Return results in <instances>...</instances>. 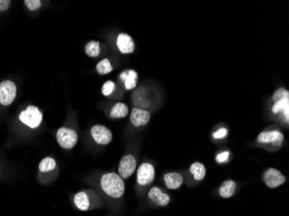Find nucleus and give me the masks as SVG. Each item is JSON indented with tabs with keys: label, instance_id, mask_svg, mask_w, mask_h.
Returning a JSON list of instances; mask_svg holds the SVG:
<instances>
[{
	"label": "nucleus",
	"instance_id": "39448f33",
	"mask_svg": "<svg viewBox=\"0 0 289 216\" xmlns=\"http://www.w3.org/2000/svg\"><path fill=\"white\" fill-rule=\"evenodd\" d=\"M57 139L61 147L70 150L77 144L78 135L73 129L67 127H61L57 132Z\"/></svg>",
	"mask_w": 289,
	"mask_h": 216
},
{
	"label": "nucleus",
	"instance_id": "a878e982",
	"mask_svg": "<svg viewBox=\"0 0 289 216\" xmlns=\"http://www.w3.org/2000/svg\"><path fill=\"white\" fill-rule=\"evenodd\" d=\"M227 135H228V130L224 127H222L213 133V138L215 139H222V138H225Z\"/></svg>",
	"mask_w": 289,
	"mask_h": 216
},
{
	"label": "nucleus",
	"instance_id": "aec40b11",
	"mask_svg": "<svg viewBox=\"0 0 289 216\" xmlns=\"http://www.w3.org/2000/svg\"><path fill=\"white\" fill-rule=\"evenodd\" d=\"M57 168V162L54 158L47 156L45 158L40 162L39 164V171L43 173L49 172V171H54L55 169Z\"/></svg>",
	"mask_w": 289,
	"mask_h": 216
},
{
	"label": "nucleus",
	"instance_id": "412c9836",
	"mask_svg": "<svg viewBox=\"0 0 289 216\" xmlns=\"http://www.w3.org/2000/svg\"><path fill=\"white\" fill-rule=\"evenodd\" d=\"M85 52L88 57H93V58L99 57L100 52H101L100 42L97 41H90L87 42V45L85 47Z\"/></svg>",
	"mask_w": 289,
	"mask_h": 216
},
{
	"label": "nucleus",
	"instance_id": "20e7f679",
	"mask_svg": "<svg viewBox=\"0 0 289 216\" xmlns=\"http://www.w3.org/2000/svg\"><path fill=\"white\" fill-rule=\"evenodd\" d=\"M284 135L282 132L278 130H271V131H265L260 133L257 137V142L261 144H264L267 147L271 146L275 150L281 147L283 144Z\"/></svg>",
	"mask_w": 289,
	"mask_h": 216
},
{
	"label": "nucleus",
	"instance_id": "ddd939ff",
	"mask_svg": "<svg viewBox=\"0 0 289 216\" xmlns=\"http://www.w3.org/2000/svg\"><path fill=\"white\" fill-rule=\"evenodd\" d=\"M148 198L150 199L154 204L161 206V207L167 206L171 201L170 196L166 193L163 192L162 190L158 187H154L149 190Z\"/></svg>",
	"mask_w": 289,
	"mask_h": 216
},
{
	"label": "nucleus",
	"instance_id": "9b49d317",
	"mask_svg": "<svg viewBox=\"0 0 289 216\" xmlns=\"http://www.w3.org/2000/svg\"><path fill=\"white\" fill-rule=\"evenodd\" d=\"M116 45L121 54H132L135 49L134 41L128 34H119L116 40Z\"/></svg>",
	"mask_w": 289,
	"mask_h": 216
},
{
	"label": "nucleus",
	"instance_id": "6ab92c4d",
	"mask_svg": "<svg viewBox=\"0 0 289 216\" xmlns=\"http://www.w3.org/2000/svg\"><path fill=\"white\" fill-rule=\"evenodd\" d=\"M190 171L196 181H202L206 175V169L202 163H193L190 165Z\"/></svg>",
	"mask_w": 289,
	"mask_h": 216
},
{
	"label": "nucleus",
	"instance_id": "423d86ee",
	"mask_svg": "<svg viewBox=\"0 0 289 216\" xmlns=\"http://www.w3.org/2000/svg\"><path fill=\"white\" fill-rule=\"evenodd\" d=\"M17 96V86L13 81L6 80L0 83V104L9 105Z\"/></svg>",
	"mask_w": 289,
	"mask_h": 216
},
{
	"label": "nucleus",
	"instance_id": "5701e85b",
	"mask_svg": "<svg viewBox=\"0 0 289 216\" xmlns=\"http://www.w3.org/2000/svg\"><path fill=\"white\" fill-rule=\"evenodd\" d=\"M115 82L112 81H106L105 83L103 84L102 92H103V94L104 96H109L115 91Z\"/></svg>",
	"mask_w": 289,
	"mask_h": 216
},
{
	"label": "nucleus",
	"instance_id": "4be33fe9",
	"mask_svg": "<svg viewBox=\"0 0 289 216\" xmlns=\"http://www.w3.org/2000/svg\"><path fill=\"white\" fill-rule=\"evenodd\" d=\"M97 72L102 75H108L109 73H111L113 71V67L110 61L107 58L101 61L97 65Z\"/></svg>",
	"mask_w": 289,
	"mask_h": 216
},
{
	"label": "nucleus",
	"instance_id": "a211bd4d",
	"mask_svg": "<svg viewBox=\"0 0 289 216\" xmlns=\"http://www.w3.org/2000/svg\"><path fill=\"white\" fill-rule=\"evenodd\" d=\"M128 111H129L128 106L125 103H116L110 111V118L112 119H122V118L127 117Z\"/></svg>",
	"mask_w": 289,
	"mask_h": 216
},
{
	"label": "nucleus",
	"instance_id": "6e6552de",
	"mask_svg": "<svg viewBox=\"0 0 289 216\" xmlns=\"http://www.w3.org/2000/svg\"><path fill=\"white\" fill-rule=\"evenodd\" d=\"M263 181L270 189H275L286 182V177L276 169L269 168L263 175Z\"/></svg>",
	"mask_w": 289,
	"mask_h": 216
},
{
	"label": "nucleus",
	"instance_id": "2eb2a0df",
	"mask_svg": "<svg viewBox=\"0 0 289 216\" xmlns=\"http://www.w3.org/2000/svg\"><path fill=\"white\" fill-rule=\"evenodd\" d=\"M164 181L169 189H178L184 182V178L179 173L171 172L164 176Z\"/></svg>",
	"mask_w": 289,
	"mask_h": 216
},
{
	"label": "nucleus",
	"instance_id": "f3484780",
	"mask_svg": "<svg viewBox=\"0 0 289 216\" xmlns=\"http://www.w3.org/2000/svg\"><path fill=\"white\" fill-rule=\"evenodd\" d=\"M236 189V183L235 181L227 180L220 187L219 195L223 198H230L234 195Z\"/></svg>",
	"mask_w": 289,
	"mask_h": 216
},
{
	"label": "nucleus",
	"instance_id": "f257e3e1",
	"mask_svg": "<svg viewBox=\"0 0 289 216\" xmlns=\"http://www.w3.org/2000/svg\"><path fill=\"white\" fill-rule=\"evenodd\" d=\"M101 187L103 192L112 198H121L125 193L123 179L116 173H107L101 178Z\"/></svg>",
	"mask_w": 289,
	"mask_h": 216
},
{
	"label": "nucleus",
	"instance_id": "1a4fd4ad",
	"mask_svg": "<svg viewBox=\"0 0 289 216\" xmlns=\"http://www.w3.org/2000/svg\"><path fill=\"white\" fill-rule=\"evenodd\" d=\"M137 166L135 157L133 155H126L122 157V159L119 165V176L122 179H127L134 173Z\"/></svg>",
	"mask_w": 289,
	"mask_h": 216
},
{
	"label": "nucleus",
	"instance_id": "f03ea898",
	"mask_svg": "<svg viewBox=\"0 0 289 216\" xmlns=\"http://www.w3.org/2000/svg\"><path fill=\"white\" fill-rule=\"evenodd\" d=\"M273 105H272V112L273 114H281L286 120V123H288L289 120V92L284 87H280L277 90H275L273 97Z\"/></svg>",
	"mask_w": 289,
	"mask_h": 216
},
{
	"label": "nucleus",
	"instance_id": "7ed1b4c3",
	"mask_svg": "<svg viewBox=\"0 0 289 216\" xmlns=\"http://www.w3.org/2000/svg\"><path fill=\"white\" fill-rule=\"evenodd\" d=\"M19 120L31 129H36L42 121V114L35 105H29L19 114Z\"/></svg>",
	"mask_w": 289,
	"mask_h": 216
},
{
	"label": "nucleus",
	"instance_id": "9d476101",
	"mask_svg": "<svg viewBox=\"0 0 289 216\" xmlns=\"http://www.w3.org/2000/svg\"><path fill=\"white\" fill-rule=\"evenodd\" d=\"M90 132L93 140L98 144H102V145L109 144L113 139L111 131L102 125L93 126Z\"/></svg>",
	"mask_w": 289,
	"mask_h": 216
},
{
	"label": "nucleus",
	"instance_id": "393cba45",
	"mask_svg": "<svg viewBox=\"0 0 289 216\" xmlns=\"http://www.w3.org/2000/svg\"><path fill=\"white\" fill-rule=\"evenodd\" d=\"M229 158V151H223L221 153L218 154L217 156H216V161H217V164H223V163H226Z\"/></svg>",
	"mask_w": 289,
	"mask_h": 216
},
{
	"label": "nucleus",
	"instance_id": "b1692460",
	"mask_svg": "<svg viewBox=\"0 0 289 216\" xmlns=\"http://www.w3.org/2000/svg\"><path fill=\"white\" fill-rule=\"evenodd\" d=\"M24 5L30 11H36L41 7L42 2L40 0H25Z\"/></svg>",
	"mask_w": 289,
	"mask_h": 216
},
{
	"label": "nucleus",
	"instance_id": "0eeeda50",
	"mask_svg": "<svg viewBox=\"0 0 289 216\" xmlns=\"http://www.w3.org/2000/svg\"><path fill=\"white\" fill-rule=\"evenodd\" d=\"M155 169L149 163H143L137 171V183L141 186H147L154 180Z\"/></svg>",
	"mask_w": 289,
	"mask_h": 216
},
{
	"label": "nucleus",
	"instance_id": "bb28decb",
	"mask_svg": "<svg viewBox=\"0 0 289 216\" xmlns=\"http://www.w3.org/2000/svg\"><path fill=\"white\" fill-rule=\"evenodd\" d=\"M12 1L11 0H0V12H5L9 9Z\"/></svg>",
	"mask_w": 289,
	"mask_h": 216
},
{
	"label": "nucleus",
	"instance_id": "dca6fc26",
	"mask_svg": "<svg viewBox=\"0 0 289 216\" xmlns=\"http://www.w3.org/2000/svg\"><path fill=\"white\" fill-rule=\"evenodd\" d=\"M75 204L76 207L81 211H87L90 207V201L87 193L84 191L77 193L75 195Z\"/></svg>",
	"mask_w": 289,
	"mask_h": 216
},
{
	"label": "nucleus",
	"instance_id": "f8f14e48",
	"mask_svg": "<svg viewBox=\"0 0 289 216\" xmlns=\"http://www.w3.org/2000/svg\"><path fill=\"white\" fill-rule=\"evenodd\" d=\"M151 114L149 112L141 108H133L132 114L130 116L131 123L133 124L135 127L146 126L148 125L150 120Z\"/></svg>",
	"mask_w": 289,
	"mask_h": 216
},
{
	"label": "nucleus",
	"instance_id": "4468645a",
	"mask_svg": "<svg viewBox=\"0 0 289 216\" xmlns=\"http://www.w3.org/2000/svg\"><path fill=\"white\" fill-rule=\"evenodd\" d=\"M139 75L137 74L135 70H127V71H123L120 75V78L121 81H123L124 86L127 90H132L133 88H135L137 86V80H138Z\"/></svg>",
	"mask_w": 289,
	"mask_h": 216
}]
</instances>
